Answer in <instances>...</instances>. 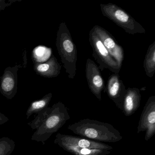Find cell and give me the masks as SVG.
Returning a JSON list of instances; mask_svg holds the SVG:
<instances>
[{
    "mask_svg": "<svg viewBox=\"0 0 155 155\" xmlns=\"http://www.w3.org/2000/svg\"><path fill=\"white\" fill-rule=\"evenodd\" d=\"M70 119L68 109L62 102L55 103L37 114L33 120L28 123L32 130H36L31 140L41 142L42 145L62 127Z\"/></svg>",
    "mask_w": 155,
    "mask_h": 155,
    "instance_id": "6da1fadb",
    "label": "cell"
},
{
    "mask_svg": "<svg viewBox=\"0 0 155 155\" xmlns=\"http://www.w3.org/2000/svg\"><path fill=\"white\" fill-rule=\"evenodd\" d=\"M68 128L81 137L97 142L115 143L122 139L120 132L112 125L89 118L70 124Z\"/></svg>",
    "mask_w": 155,
    "mask_h": 155,
    "instance_id": "7a4b0ae2",
    "label": "cell"
},
{
    "mask_svg": "<svg viewBox=\"0 0 155 155\" xmlns=\"http://www.w3.org/2000/svg\"><path fill=\"white\" fill-rule=\"evenodd\" d=\"M56 46L69 78H74L77 71V49L70 32L65 22L60 24Z\"/></svg>",
    "mask_w": 155,
    "mask_h": 155,
    "instance_id": "3957f363",
    "label": "cell"
},
{
    "mask_svg": "<svg viewBox=\"0 0 155 155\" xmlns=\"http://www.w3.org/2000/svg\"><path fill=\"white\" fill-rule=\"evenodd\" d=\"M102 15L122 28L126 33L134 35L145 33L146 30L126 11L113 3L101 4Z\"/></svg>",
    "mask_w": 155,
    "mask_h": 155,
    "instance_id": "277c9868",
    "label": "cell"
},
{
    "mask_svg": "<svg viewBox=\"0 0 155 155\" xmlns=\"http://www.w3.org/2000/svg\"><path fill=\"white\" fill-rule=\"evenodd\" d=\"M89 36V41L93 52L92 56L99 65L98 68L100 71L107 69L113 73L119 74L121 68L109 53L93 29L90 31Z\"/></svg>",
    "mask_w": 155,
    "mask_h": 155,
    "instance_id": "5b68a950",
    "label": "cell"
},
{
    "mask_svg": "<svg viewBox=\"0 0 155 155\" xmlns=\"http://www.w3.org/2000/svg\"><path fill=\"white\" fill-rule=\"evenodd\" d=\"M54 142L61 148L64 147H71L79 148L99 149L110 150L113 149L111 146L103 142H97L85 138L60 133L56 135Z\"/></svg>",
    "mask_w": 155,
    "mask_h": 155,
    "instance_id": "8992f818",
    "label": "cell"
},
{
    "mask_svg": "<svg viewBox=\"0 0 155 155\" xmlns=\"http://www.w3.org/2000/svg\"><path fill=\"white\" fill-rule=\"evenodd\" d=\"M137 133L145 131V140H149L155 134V96L149 97L140 118Z\"/></svg>",
    "mask_w": 155,
    "mask_h": 155,
    "instance_id": "52a82bcc",
    "label": "cell"
},
{
    "mask_svg": "<svg viewBox=\"0 0 155 155\" xmlns=\"http://www.w3.org/2000/svg\"><path fill=\"white\" fill-rule=\"evenodd\" d=\"M110 55L116 60L120 68L124 58L123 48L117 42L115 38L104 28L96 25L92 28Z\"/></svg>",
    "mask_w": 155,
    "mask_h": 155,
    "instance_id": "ba28073f",
    "label": "cell"
},
{
    "mask_svg": "<svg viewBox=\"0 0 155 155\" xmlns=\"http://www.w3.org/2000/svg\"><path fill=\"white\" fill-rule=\"evenodd\" d=\"M85 72L89 88L97 99L101 101V92L105 87V81L98 67L91 59H87Z\"/></svg>",
    "mask_w": 155,
    "mask_h": 155,
    "instance_id": "9c48e42d",
    "label": "cell"
},
{
    "mask_svg": "<svg viewBox=\"0 0 155 155\" xmlns=\"http://www.w3.org/2000/svg\"><path fill=\"white\" fill-rule=\"evenodd\" d=\"M21 67V65L7 67L1 78L0 92L7 99H12L17 94L18 71Z\"/></svg>",
    "mask_w": 155,
    "mask_h": 155,
    "instance_id": "30bf717a",
    "label": "cell"
},
{
    "mask_svg": "<svg viewBox=\"0 0 155 155\" xmlns=\"http://www.w3.org/2000/svg\"><path fill=\"white\" fill-rule=\"evenodd\" d=\"M104 91L117 107L121 110L127 89L119 74L113 73L110 76Z\"/></svg>",
    "mask_w": 155,
    "mask_h": 155,
    "instance_id": "8fae6325",
    "label": "cell"
},
{
    "mask_svg": "<svg viewBox=\"0 0 155 155\" xmlns=\"http://www.w3.org/2000/svg\"><path fill=\"white\" fill-rule=\"evenodd\" d=\"M33 69L36 74L46 78L58 77L61 73V66L53 55L43 63L33 62Z\"/></svg>",
    "mask_w": 155,
    "mask_h": 155,
    "instance_id": "7c38bea8",
    "label": "cell"
},
{
    "mask_svg": "<svg viewBox=\"0 0 155 155\" xmlns=\"http://www.w3.org/2000/svg\"><path fill=\"white\" fill-rule=\"evenodd\" d=\"M141 97L139 89L136 87L127 89L121 110L125 116H131L137 110L140 106Z\"/></svg>",
    "mask_w": 155,
    "mask_h": 155,
    "instance_id": "4fadbf2b",
    "label": "cell"
},
{
    "mask_svg": "<svg viewBox=\"0 0 155 155\" xmlns=\"http://www.w3.org/2000/svg\"><path fill=\"white\" fill-rule=\"evenodd\" d=\"M143 67L147 76L152 78L155 72V41L149 46L145 56Z\"/></svg>",
    "mask_w": 155,
    "mask_h": 155,
    "instance_id": "5bb4252c",
    "label": "cell"
},
{
    "mask_svg": "<svg viewBox=\"0 0 155 155\" xmlns=\"http://www.w3.org/2000/svg\"><path fill=\"white\" fill-rule=\"evenodd\" d=\"M52 97V93H49L44 96L41 99L32 101L26 112L27 118L28 119L33 114H38L48 107Z\"/></svg>",
    "mask_w": 155,
    "mask_h": 155,
    "instance_id": "9a60e30c",
    "label": "cell"
},
{
    "mask_svg": "<svg viewBox=\"0 0 155 155\" xmlns=\"http://www.w3.org/2000/svg\"><path fill=\"white\" fill-rule=\"evenodd\" d=\"M51 49L47 47L42 46L36 47L32 51V61L37 63L46 62L51 57Z\"/></svg>",
    "mask_w": 155,
    "mask_h": 155,
    "instance_id": "2e32d148",
    "label": "cell"
},
{
    "mask_svg": "<svg viewBox=\"0 0 155 155\" xmlns=\"http://www.w3.org/2000/svg\"><path fill=\"white\" fill-rule=\"evenodd\" d=\"M16 147L15 142L8 137L0 138V155H11Z\"/></svg>",
    "mask_w": 155,
    "mask_h": 155,
    "instance_id": "e0dca14e",
    "label": "cell"
},
{
    "mask_svg": "<svg viewBox=\"0 0 155 155\" xmlns=\"http://www.w3.org/2000/svg\"><path fill=\"white\" fill-rule=\"evenodd\" d=\"M19 0H0V12L5 10L7 7L11 6L13 3L20 2Z\"/></svg>",
    "mask_w": 155,
    "mask_h": 155,
    "instance_id": "ac0fdd59",
    "label": "cell"
},
{
    "mask_svg": "<svg viewBox=\"0 0 155 155\" xmlns=\"http://www.w3.org/2000/svg\"><path fill=\"white\" fill-rule=\"evenodd\" d=\"M8 121V118L0 111V125H3Z\"/></svg>",
    "mask_w": 155,
    "mask_h": 155,
    "instance_id": "d6986e66",
    "label": "cell"
},
{
    "mask_svg": "<svg viewBox=\"0 0 155 155\" xmlns=\"http://www.w3.org/2000/svg\"><path fill=\"white\" fill-rule=\"evenodd\" d=\"M146 87H142V88L140 89V91H144L146 90Z\"/></svg>",
    "mask_w": 155,
    "mask_h": 155,
    "instance_id": "ffe728a7",
    "label": "cell"
}]
</instances>
